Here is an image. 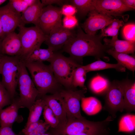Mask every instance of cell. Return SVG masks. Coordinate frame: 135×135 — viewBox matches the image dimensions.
Returning a JSON list of instances; mask_svg holds the SVG:
<instances>
[{"label":"cell","mask_w":135,"mask_h":135,"mask_svg":"<svg viewBox=\"0 0 135 135\" xmlns=\"http://www.w3.org/2000/svg\"><path fill=\"white\" fill-rule=\"evenodd\" d=\"M43 7L40 0H36L32 5L28 7L21 14V18L25 25L32 23L37 26Z\"/></svg>","instance_id":"obj_19"},{"label":"cell","mask_w":135,"mask_h":135,"mask_svg":"<svg viewBox=\"0 0 135 135\" xmlns=\"http://www.w3.org/2000/svg\"><path fill=\"white\" fill-rule=\"evenodd\" d=\"M46 105L44 100L41 98L37 99L29 109V112L26 123L24 128L31 124L40 120V117Z\"/></svg>","instance_id":"obj_23"},{"label":"cell","mask_w":135,"mask_h":135,"mask_svg":"<svg viewBox=\"0 0 135 135\" xmlns=\"http://www.w3.org/2000/svg\"><path fill=\"white\" fill-rule=\"evenodd\" d=\"M76 33L73 30L67 29L62 26L47 36L44 42L48 48L55 52L62 48L67 42L75 36Z\"/></svg>","instance_id":"obj_14"},{"label":"cell","mask_w":135,"mask_h":135,"mask_svg":"<svg viewBox=\"0 0 135 135\" xmlns=\"http://www.w3.org/2000/svg\"><path fill=\"white\" fill-rule=\"evenodd\" d=\"M8 2L17 12H23L29 6L25 0H10Z\"/></svg>","instance_id":"obj_36"},{"label":"cell","mask_w":135,"mask_h":135,"mask_svg":"<svg viewBox=\"0 0 135 135\" xmlns=\"http://www.w3.org/2000/svg\"><path fill=\"white\" fill-rule=\"evenodd\" d=\"M111 83L106 78L99 75L95 76L91 80L89 88L91 91L98 95L106 94Z\"/></svg>","instance_id":"obj_20"},{"label":"cell","mask_w":135,"mask_h":135,"mask_svg":"<svg viewBox=\"0 0 135 135\" xmlns=\"http://www.w3.org/2000/svg\"><path fill=\"white\" fill-rule=\"evenodd\" d=\"M1 53V42L0 41V54Z\"/></svg>","instance_id":"obj_48"},{"label":"cell","mask_w":135,"mask_h":135,"mask_svg":"<svg viewBox=\"0 0 135 135\" xmlns=\"http://www.w3.org/2000/svg\"><path fill=\"white\" fill-rule=\"evenodd\" d=\"M10 105L11 108L8 116V126L12 128L14 122H21L23 120V118L21 116H19L18 114V110L21 108L19 98H14Z\"/></svg>","instance_id":"obj_29"},{"label":"cell","mask_w":135,"mask_h":135,"mask_svg":"<svg viewBox=\"0 0 135 135\" xmlns=\"http://www.w3.org/2000/svg\"><path fill=\"white\" fill-rule=\"evenodd\" d=\"M87 72L84 66L80 65L74 70L73 74L72 86V88L77 87L83 88L86 87L84 83Z\"/></svg>","instance_id":"obj_27"},{"label":"cell","mask_w":135,"mask_h":135,"mask_svg":"<svg viewBox=\"0 0 135 135\" xmlns=\"http://www.w3.org/2000/svg\"><path fill=\"white\" fill-rule=\"evenodd\" d=\"M84 66L87 72L109 68H114L118 71L121 72H125L126 70V68L118 63L116 64H110L100 60Z\"/></svg>","instance_id":"obj_25"},{"label":"cell","mask_w":135,"mask_h":135,"mask_svg":"<svg viewBox=\"0 0 135 135\" xmlns=\"http://www.w3.org/2000/svg\"><path fill=\"white\" fill-rule=\"evenodd\" d=\"M81 103L82 110L88 115H92L98 113L102 108L100 102L92 96L83 98L81 99Z\"/></svg>","instance_id":"obj_22"},{"label":"cell","mask_w":135,"mask_h":135,"mask_svg":"<svg viewBox=\"0 0 135 135\" xmlns=\"http://www.w3.org/2000/svg\"><path fill=\"white\" fill-rule=\"evenodd\" d=\"M49 62L58 82L68 89H71L74 71L80 64L70 57L55 52Z\"/></svg>","instance_id":"obj_3"},{"label":"cell","mask_w":135,"mask_h":135,"mask_svg":"<svg viewBox=\"0 0 135 135\" xmlns=\"http://www.w3.org/2000/svg\"><path fill=\"white\" fill-rule=\"evenodd\" d=\"M43 121L40 120L37 122L31 124L26 128L23 129L22 132L24 135L28 134L35 130Z\"/></svg>","instance_id":"obj_40"},{"label":"cell","mask_w":135,"mask_h":135,"mask_svg":"<svg viewBox=\"0 0 135 135\" xmlns=\"http://www.w3.org/2000/svg\"><path fill=\"white\" fill-rule=\"evenodd\" d=\"M95 9L112 16H120L123 13L132 10L127 7L122 0H93Z\"/></svg>","instance_id":"obj_15"},{"label":"cell","mask_w":135,"mask_h":135,"mask_svg":"<svg viewBox=\"0 0 135 135\" xmlns=\"http://www.w3.org/2000/svg\"><path fill=\"white\" fill-rule=\"evenodd\" d=\"M60 11L62 15L64 16H74L77 12L75 7L70 4H66L63 5L60 8Z\"/></svg>","instance_id":"obj_38"},{"label":"cell","mask_w":135,"mask_h":135,"mask_svg":"<svg viewBox=\"0 0 135 135\" xmlns=\"http://www.w3.org/2000/svg\"><path fill=\"white\" fill-rule=\"evenodd\" d=\"M44 122L53 129H56L58 126L59 122L52 111L47 105H46L43 111Z\"/></svg>","instance_id":"obj_31"},{"label":"cell","mask_w":135,"mask_h":135,"mask_svg":"<svg viewBox=\"0 0 135 135\" xmlns=\"http://www.w3.org/2000/svg\"><path fill=\"white\" fill-rule=\"evenodd\" d=\"M86 88L78 90H61L59 92L63 98L68 119L83 117L80 112V102L86 92Z\"/></svg>","instance_id":"obj_8"},{"label":"cell","mask_w":135,"mask_h":135,"mask_svg":"<svg viewBox=\"0 0 135 135\" xmlns=\"http://www.w3.org/2000/svg\"><path fill=\"white\" fill-rule=\"evenodd\" d=\"M122 35L126 40L135 42V24L134 23L127 24L124 27Z\"/></svg>","instance_id":"obj_34"},{"label":"cell","mask_w":135,"mask_h":135,"mask_svg":"<svg viewBox=\"0 0 135 135\" xmlns=\"http://www.w3.org/2000/svg\"><path fill=\"white\" fill-rule=\"evenodd\" d=\"M18 34L20 40L22 50L19 56L22 61L26 60L35 50L40 48L47 37L37 26L19 27Z\"/></svg>","instance_id":"obj_5"},{"label":"cell","mask_w":135,"mask_h":135,"mask_svg":"<svg viewBox=\"0 0 135 135\" xmlns=\"http://www.w3.org/2000/svg\"><path fill=\"white\" fill-rule=\"evenodd\" d=\"M68 1V0H42L41 2L44 7L45 6L52 5L53 4L63 5L66 4Z\"/></svg>","instance_id":"obj_41"},{"label":"cell","mask_w":135,"mask_h":135,"mask_svg":"<svg viewBox=\"0 0 135 135\" xmlns=\"http://www.w3.org/2000/svg\"><path fill=\"white\" fill-rule=\"evenodd\" d=\"M21 14L16 11L8 2L0 7V18L3 28V37L13 32L18 27L24 26L21 18Z\"/></svg>","instance_id":"obj_13"},{"label":"cell","mask_w":135,"mask_h":135,"mask_svg":"<svg viewBox=\"0 0 135 135\" xmlns=\"http://www.w3.org/2000/svg\"><path fill=\"white\" fill-rule=\"evenodd\" d=\"M60 8L52 5L43 7L36 26L46 36L62 26Z\"/></svg>","instance_id":"obj_7"},{"label":"cell","mask_w":135,"mask_h":135,"mask_svg":"<svg viewBox=\"0 0 135 135\" xmlns=\"http://www.w3.org/2000/svg\"><path fill=\"white\" fill-rule=\"evenodd\" d=\"M110 124L106 123L96 128L83 132L74 135H109Z\"/></svg>","instance_id":"obj_32"},{"label":"cell","mask_w":135,"mask_h":135,"mask_svg":"<svg viewBox=\"0 0 135 135\" xmlns=\"http://www.w3.org/2000/svg\"><path fill=\"white\" fill-rule=\"evenodd\" d=\"M124 24L122 20L114 19L108 27L101 30L100 37L112 36V38L118 37L120 28Z\"/></svg>","instance_id":"obj_30"},{"label":"cell","mask_w":135,"mask_h":135,"mask_svg":"<svg viewBox=\"0 0 135 135\" xmlns=\"http://www.w3.org/2000/svg\"><path fill=\"white\" fill-rule=\"evenodd\" d=\"M105 45L111 47L117 52L126 54H134L135 50V42L120 40L118 37L112 38L111 39L105 38Z\"/></svg>","instance_id":"obj_17"},{"label":"cell","mask_w":135,"mask_h":135,"mask_svg":"<svg viewBox=\"0 0 135 135\" xmlns=\"http://www.w3.org/2000/svg\"><path fill=\"white\" fill-rule=\"evenodd\" d=\"M110 119L109 116L102 121L98 122L90 121L84 117L68 119L63 128L58 131L52 132L57 135H74L100 127L107 122Z\"/></svg>","instance_id":"obj_10"},{"label":"cell","mask_w":135,"mask_h":135,"mask_svg":"<svg viewBox=\"0 0 135 135\" xmlns=\"http://www.w3.org/2000/svg\"><path fill=\"white\" fill-rule=\"evenodd\" d=\"M1 53L10 56H19L22 45L19 35L14 32L5 36L1 42Z\"/></svg>","instance_id":"obj_16"},{"label":"cell","mask_w":135,"mask_h":135,"mask_svg":"<svg viewBox=\"0 0 135 135\" xmlns=\"http://www.w3.org/2000/svg\"><path fill=\"white\" fill-rule=\"evenodd\" d=\"M11 108V105L2 110L0 112V127L8 126V116Z\"/></svg>","instance_id":"obj_39"},{"label":"cell","mask_w":135,"mask_h":135,"mask_svg":"<svg viewBox=\"0 0 135 135\" xmlns=\"http://www.w3.org/2000/svg\"><path fill=\"white\" fill-rule=\"evenodd\" d=\"M54 52L48 48L44 49L40 48L34 50L26 60L22 61L30 62H43L46 61L50 62L53 56Z\"/></svg>","instance_id":"obj_24"},{"label":"cell","mask_w":135,"mask_h":135,"mask_svg":"<svg viewBox=\"0 0 135 135\" xmlns=\"http://www.w3.org/2000/svg\"><path fill=\"white\" fill-rule=\"evenodd\" d=\"M124 109L128 112L135 111V82L129 81L122 82Z\"/></svg>","instance_id":"obj_18"},{"label":"cell","mask_w":135,"mask_h":135,"mask_svg":"<svg viewBox=\"0 0 135 135\" xmlns=\"http://www.w3.org/2000/svg\"><path fill=\"white\" fill-rule=\"evenodd\" d=\"M2 62V56H0V71L1 69V65Z\"/></svg>","instance_id":"obj_47"},{"label":"cell","mask_w":135,"mask_h":135,"mask_svg":"<svg viewBox=\"0 0 135 135\" xmlns=\"http://www.w3.org/2000/svg\"><path fill=\"white\" fill-rule=\"evenodd\" d=\"M1 82L13 100L16 94L20 71V59L19 56H2Z\"/></svg>","instance_id":"obj_4"},{"label":"cell","mask_w":135,"mask_h":135,"mask_svg":"<svg viewBox=\"0 0 135 135\" xmlns=\"http://www.w3.org/2000/svg\"><path fill=\"white\" fill-rule=\"evenodd\" d=\"M106 52L115 58L118 63L125 68L134 72L135 70V58L134 56L117 52L112 48L107 50Z\"/></svg>","instance_id":"obj_21"},{"label":"cell","mask_w":135,"mask_h":135,"mask_svg":"<svg viewBox=\"0 0 135 135\" xmlns=\"http://www.w3.org/2000/svg\"><path fill=\"white\" fill-rule=\"evenodd\" d=\"M69 1L70 4L75 7L77 12L82 16H85L95 9L93 0H72Z\"/></svg>","instance_id":"obj_28"},{"label":"cell","mask_w":135,"mask_h":135,"mask_svg":"<svg viewBox=\"0 0 135 135\" xmlns=\"http://www.w3.org/2000/svg\"><path fill=\"white\" fill-rule=\"evenodd\" d=\"M22 61L38 92V98L48 93L53 94L61 90L60 88L62 85L56 80L50 65H46L42 62Z\"/></svg>","instance_id":"obj_2"},{"label":"cell","mask_w":135,"mask_h":135,"mask_svg":"<svg viewBox=\"0 0 135 135\" xmlns=\"http://www.w3.org/2000/svg\"><path fill=\"white\" fill-rule=\"evenodd\" d=\"M106 46L102 44L100 39L96 35L85 33L79 26L75 36L62 48L64 52L69 54L70 58L76 61L82 60L83 57L87 56L102 58L106 51Z\"/></svg>","instance_id":"obj_1"},{"label":"cell","mask_w":135,"mask_h":135,"mask_svg":"<svg viewBox=\"0 0 135 135\" xmlns=\"http://www.w3.org/2000/svg\"><path fill=\"white\" fill-rule=\"evenodd\" d=\"M114 19L112 16L94 9L89 13L88 18L81 26L86 33L94 36L98 30L106 28Z\"/></svg>","instance_id":"obj_12"},{"label":"cell","mask_w":135,"mask_h":135,"mask_svg":"<svg viewBox=\"0 0 135 135\" xmlns=\"http://www.w3.org/2000/svg\"><path fill=\"white\" fill-rule=\"evenodd\" d=\"M124 4L132 10L135 8V0H122Z\"/></svg>","instance_id":"obj_43"},{"label":"cell","mask_w":135,"mask_h":135,"mask_svg":"<svg viewBox=\"0 0 135 135\" xmlns=\"http://www.w3.org/2000/svg\"><path fill=\"white\" fill-rule=\"evenodd\" d=\"M42 135H56L54 133H52L50 131L48 132V131L42 134Z\"/></svg>","instance_id":"obj_45"},{"label":"cell","mask_w":135,"mask_h":135,"mask_svg":"<svg viewBox=\"0 0 135 135\" xmlns=\"http://www.w3.org/2000/svg\"><path fill=\"white\" fill-rule=\"evenodd\" d=\"M40 98L44 100L45 104L52 110L58 120V126L52 130L57 132L62 129L66 124L67 119L64 100L59 92L51 95L46 94Z\"/></svg>","instance_id":"obj_11"},{"label":"cell","mask_w":135,"mask_h":135,"mask_svg":"<svg viewBox=\"0 0 135 135\" xmlns=\"http://www.w3.org/2000/svg\"><path fill=\"white\" fill-rule=\"evenodd\" d=\"M18 83L20 92L19 98L21 108L28 110L38 95V92L30 76L24 62L20 60Z\"/></svg>","instance_id":"obj_6"},{"label":"cell","mask_w":135,"mask_h":135,"mask_svg":"<svg viewBox=\"0 0 135 135\" xmlns=\"http://www.w3.org/2000/svg\"><path fill=\"white\" fill-rule=\"evenodd\" d=\"M50 128V126L43 121L35 130L26 135H42Z\"/></svg>","instance_id":"obj_37"},{"label":"cell","mask_w":135,"mask_h":135,"mask_svg":"<svg viewBox=\"0 0 135 135\" xmlns=\"http://www.w3.org/2000/svg\"><path fill=\"white\" fill-rule=\"evenodd\" d=\"M6 1V0H0V6Z\"/></svg>","instance_id":"obj_46"},{"label":"cell","mask_w":135,"mask_h":135,"mask_svg":"<svg viewBox=\"0 0 135 135\" xmlns=\"http://www.w3.org/2000/svg\"><path fill=\"white\" fill-rule=\"evenodd\" d=\"M21 134H16L12 130V128L8 127H0V135H23Z\"/></svg>","instance_id":"obj_42"},{"label":"cell","mask_w":135,"mask_h":135,"mask_svg":"<svg viewBox=\"0 0 135 135\" xmlns=\"http://www.w3.org/2000/svg\"><path fill=\"white\" fill-rule=\"evenodd\" d=\"M12 100L9 93L0 82V112L4 106L11 104Z\"/></svg>","instance_id":"obj_33"},{"label":"cell","mask_w":135,"mask_h":135,"mask_svg":"<svg viewBox=\"0 0 135 135\" xmlns=\"http://www.w3.org/2000/svg\"><path fill=\"white\" fill-rule=\"evenodd\" d=\"M3 32L2 23L0 18V38H3Z\"/></svg>","instance_id":"obj_44"},{"label":"cell","mask_w":135,"mask_h":135,"mask_svg":"<svg viewBox=\"0 0 135 135\" xmlns=\"http://www.w3.org/2000/svg\"><path fill=\"white\" fill-rule=\"evenodd\" d=\"M105 95L104 109L107 111L112 118H115L117 112H122L124 110L122 82L114 81L111 83Z\"/></svg>","instance_id":"obj_9"},{"label":"cell","mask_w":135,"mask_h":135,"mask_svg":"<svg viewBox=\"0 0 135 135\" xmlns=\"http://www.w3.org/2000/svg\"><path fill=\"white\" fill-rule=\"evenodd\" d=\"M135 129V116L128 114L122 116L118 124V132H132Z\"/></svg>","instance_id":"obj_26"},{"label":"cell","mask_w":135,"mask_h":135,"mask_svg":"<svg viewBox=\"0 0 135 135\" xmlns=\"http://www.w3.org/2000/svg\"><path fill=\"white\" fill-rule=\"evenodd\" d=\"M62 26L65 28L72 30L78 26V20L75 16H64L62 20Z\"/></svg>","instance_id":"obj_35"}]
</instances>
